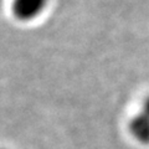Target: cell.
Segmentation results:
<instances>
[{
	"instance_id": "cell-1",
	"label": "cell",
	"mask_w": 149,
	"mask_h": 149,
	"mask_svg": "<svg viewBox=\"0 0 149 149\" xmlns=\"http://www.w3.org/2000/svg\"><path fill=\"white\" fill-rule=\"evenodd\" d=\"M49 1L50 0H13V15L21 22L34 21L45 11Z\"/></svg>"
},
{
	"instance_id": "cell-2",
	"label": "cell",
	"mask_w": 149,
	"mask_h": 149,
	"mask_svg": "<svg viewBox=\"0 0 149 149\" xmlns=\"http://www.w3.org/2000/svg\"><path fill=\"white\" fill-rule=\"evenodd\" d=\"M129 134L141 144H149V116L144 112H138L129 119Z\"/></svg>"
},
{
	"instance_id": "cell-3",
	"label": "cell",
	"mask_w": 149,
	"mask_h": 149,
	"mask_svg": "<svg viewBox=\"0 0 149 149\" xmlns=\"http://www.w3.org/2000/svg\"><path fill=\"white\" fill-rule=\"evenodd\" d=\"M141 111L149 116V95L143 100V102H142V109Z\"/></svg>"
}]
</instances>
